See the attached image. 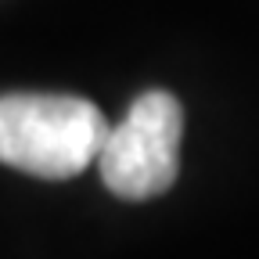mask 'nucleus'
I'll list each match as a JSON object with an SVG mask.
<instances>
[{
    "label": "nucleus",
    "mask_w": 259,
    "mask_h": 259,
    "mask_svg": "<svg viewBox=\"0 0 259 259\" xmlns=\"http://www.w3.org/2000/svg\"><path fill=\"white\" fill-rule=\"evenodd\" d=\"M108 134L101 108L72 94L0 97V162L40 180H69L97 158Z\"/></svg>",
    "instance_id": "1"
},
{
    "label": "nucleus",
    "mask_w": 259,
    "mask_h": 259,
    "mask_svg": "<svg viewBox=\"0 0 259 259\" xmlns=\"http://www.w3.org/2000/svg\"><path fill=\"white\" fill-rule=\"evenodd\" d=\"M184 108L173 94L148 90L130 105L119 126H108L97 151L101 180L126 202H144L169 191L180 173Z\"/></svg>",
    "instance_id": "2"
}]
</instances>
